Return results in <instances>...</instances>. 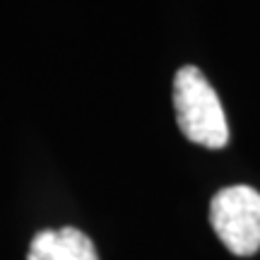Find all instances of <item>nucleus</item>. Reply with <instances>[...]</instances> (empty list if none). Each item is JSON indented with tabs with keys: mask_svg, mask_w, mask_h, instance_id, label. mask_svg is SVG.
Returning <instances> with one entry per match:
<instances>
[{
	"mask_svg": "<svg viewBox=\"0 0 260 260\" xmlns=\"http://www.w3.org/2000/svg\"><path fill=\"white\" fill-rule=\"evenodd\" d=\"M174 106L186 140L210 149H222L229 142V125L219 96L195 65L181 68L174 77Z\"/></svg>",
	"mask_w": 260,
	"mask_h": 260,
	"instance_id": "obj_1",
	"label": "nucleus"
},
{
	"mask_svg": "<svg viewBox=\"0 0 260 260\" xmlns=\"http://www.w3.org/2000/svg\"><path fill=\"white\" fill-rule=\"evenodd\" d=\"M210 224L234 255L260 248V193L248 186L222 188L210 203Z\"/></svg>",
	"mask_w": 260,
	"mask_h": 260,
	"instance_id": "obj_2",
	"label": "nucleus"
},
{
	"mask_svg": "<svg viewBox=\"0 0 260 260\" xmlns=\"http://www.w3.org/2000/svg\"><path fill=\"white\" fill-rule=\"evenodd\" d=\"M27 260H99L89 236L75 226L44 229L29 243Z\"/></svg>",
	"mask_w": 260,
	"mask_h": 260,
	"instance_id": "obj_3",
	"label": "nucleus"
}]
</instances>
